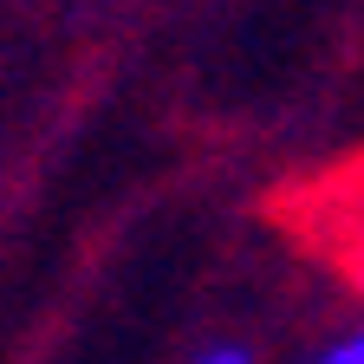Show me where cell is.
Segmentation results:
<instances>
[{
    "label": "cell",
    "mask_w": 364,
    "mask_h": 364,
    "mask_svg": "<svg viewBox=\"0 0 364 364\" xmlns=\"http://www.w3.org/2000/svg\"><path fill=\"white\" fill-rule=\"evenodd\" d=\"M299 215L312 228V241L338 260V273L364 293V163L351 176L326 182V189L312 196V208H299Z\"/></svg>",
    "instance_id": "1"
},
{
    "label": "cell",
    "mask_w": 364,
    "mask_h": 364,
    "mask_svg": "<svg viewBox=\"0 0 364 364\" xmlns=\"http://www.w3.org/2000/svg\"><path fill=\"white\" fill-rule=\"evenodd\" d=\"M312 364H364V326H351L338 345H326V351H318Z\"/></svg>",
    "instance_id": "2"
},
{
    "label": "cell",
    "mask_w": 364,
    "mask_h": 364,
    "mask_svg": "<svg viewBox=\"0 0 364 364\" xmlns=\"http://www.w3.org/2000/svg\"><path fill=\"white\" fill-rule=\"evenodd\" d=\"M196 364H247V351H235V345H228V351H208V358H196Z\"/></svg>",
    "instance_id": "3"
}]
</instances>
